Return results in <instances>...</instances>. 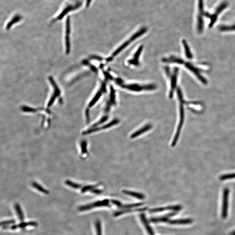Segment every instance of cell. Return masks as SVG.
<instances>
[{"label": "cell", "mask_w": 235, "mask_h": 235, "mask_svg": "<svg viewBox=\"0 0 235 235\" xmlns=\"http://www.w3.org/2000/svg\"><path fill=\"white\" fill-rule=\"evenodd\" d=\"M87 143L85 142H83L81 144V152L83 154L87 153Z\"/></svg>", "instance_id": "cell-33"}, {"label": "cell", "mask_w": 235, "mask_h": 235, "mask_svg": "<svg viewBox=\"0 0 235 235\" xmlns=\"http://www.w3.org/2000/svg\"><path fill=\"white\" fill-rule=\"evenodd\" d=\"M146 209L147 208H142V209H133V210H131V209H127V210H124V211H121L116 212V213H115V215H114V216H118L124 214V213H127V212H132L144 211V210H146Z\"/></svg>", "instance_id": "cell-17"}, {"label": "cell", "mask_w": 235, "mask_h": 235, "mask_svg": "<svg viewBox=\"0 0 235 235\" xmlns=\"http://www.w3.org/2000/svg\"><path fill=\"white\" fill-rule=\"evenodd\" d=\"M151 221L154 222H168V217L167 215L164 217L157 218H153L151 219Z\"/></svg>", "instance_id": "cell-23"}, {"label": "cell", "mask_w": 235, "mask_h": 235, "mask_svg": "<svg viewBox=\"0 0 235 235\" xmlns=\"http://www.w3.org/2000/svg\"><path fill=\"white\" fill-rule=\"evenodd\" d=\"M152 128V125L151 124H148L145 125V126L143 127V128H142L140 129L139 130L137 131L136 132H135L132 134L131 136V138H135L136 137L140 135L142 133H143L148 131L149 130L151 129Z\"/></svg>", "instance_id": "cell-10"}, {"label": "cell", "mask_w": 235, "mask_h": 235, "mask_svg": "<svg viewBox=\"0 0 235 235\" xmlns=\"http://www.w3.org/2000/svg\"><path fill=\"white\" fill-rule=\"evenodd\" d=\"M229 192V190L227 188H225L224 190L223 196H222V204L221 212L222 217L224 219H226L228 216Z\"/></svg>", "instance_id": "cell-3"}, {"label": "cell", "mask_w": 235, "mask_h": 235, "mask_svg": "<svg viewBox=\"0 0 235 235\" xmlns=\"http://www.w3.org/2000/svg\"><path fill=\"white\" fill-rule=\"evenodd\" d=\"M70 20L69 17L67 18L66 22V44L67 52L69 53L70 52V44H69V35L70 33Z\"/></svg>", "instance_id": "cell-8"}, {"label": "cell", "mask_w": 235, "mask_h": 235, "mask_svg": "<svg viewBox=\"0 0 235 235\" xmlns=\"http://www.w3.org/2000/svg\"><path fill=\"white\" fill-rule=\"evenodd\" d=\"M121 87L126 89L135 92H140L143 90H145V85H140L136 84H132L129 85H120Z\"/></svg>", "instance_id": "cell-5"}, {"label": "cell", "mask_w": 235, "mask_h": 235, "mask_svg": "<svg viewBox=\"0 0 235 235\" xmlns=\"http://www.w3.org/2000/svg\"><path fill=\"white\" fill-rule=\"evenodd\" d=\"M112 203H113V204H115V205H116V206H118V207H120L121 206H122V205H121V203H120V202H118V201H116V200H112Z\"/></svg>", "instance_id": "cell-34"}, {"label": "cell", "mask_w": 235, "mask_h": 235, "mask_svg": "<svg viewBox=\"0 0 235 235\" xmlns=\"http://www.w3.org/2000/svg\"><path fill=\"white\" fill-rule=\"evenodd\" d=\"M140 218L142 222L144 224V226L146 227V229L148 233H149V234L150 235H154V232H153V230H152L150 225H149V222H148L145 215L144 214H141Z\"/></svg>", "instance_id": "cell-13"}, {"label": "cell", "mask_w": 235, "mask_h": 235, "mask_svg": "<svg viewBox=\"0 0 235 235\" xmlns=\"http://www.w3.org/2000/svg\"><path fill=\"white\" fill-rule=\"evenodd\" d=\"M15 220L11 219V220L5 221L2 222L1 224L2 226H5L8 225L9 224H12L15 223Z\"/></svg>", "instance_id": "cell-32"}, {"label": "cell", "mask_w": 235, "mask_h": 235, "mask_svg": "<svg viewBox=\"0 0 235 235\" xmlns=\"http://www.w3.org/2000/svg\"><path fill=\"white\" fill-rule=\"evenodd\" d=\"M15 209L19 219L21 221H23L24 219V216L23 212L21 209V206L19 204L17 203L15 205Z\"/></svg>", "instance_id": "cell-19"}, {"label": "cell", "mask_w": 235, "mask_h": 235, "mask_svg": "<svg viewBox=\"0 0 235 235\" xmlns=\"http://www.w3.org/2000/svg\"><path fill=\"white\" fill-rule=\"evenodd\" d=\"M96 227L97 235H102V227H101V224L100 220L97 221L96 223Z\"/></svg>", "instance_id": "cell-26"}, {"label": "cell", "mask_w": 235, "mask_h": 235, "mask_svg": "<svg viewBox=\"0 0 235 235\" xmlns=\"http://www.w3.org/2000/svg\"><path fill=\"white\" fill-rule=\"evenodd\" d=\"M122 192H123L124 193L126 194V195L132 196V197H135V198H137V199H140V200H143L145 198V196H144L143 194L139 193H136V192L125 190L122 191Z\"/></svg>", "instance_id": "cell-16"}, {"label": "cell", "mask_w": 235, "mask_h": 235, "mask_svg": "<svg viewBox=\"0 0 235 235\" xmlns=\"http://www.w3.org/2000/svg\"><path fill=\"white\" fill-rule=\"evenodd\" d=\"M162 61L164 62H174L178 64H183V61L182 59L175 57H170L168 59H163Z\"/></svg>", "instance_id": "cell-18"}, {"label": "cell", "mask_w": 235, "mask_h": 235, "mask_svg": "<svg viewBox=\"0 0 235 235\" xmlns=\"http://www.w3.org/2000/svg\"><path fill=\"white\" fill-rule=\"evenodd\" d=\"M143 203H135V204H130V205H122L121 207L123 208H127V209H129V208H134V207H138V206H142Z\"/></svg>", "instance_id": "cell-27"}, {"label": "cell", "mask_w": 235, "mask_h": 235, "mask_svg": "<svg viewBox=\"0 0 235 235\" xmlns=\"http://www.w3.org/2000/svg\"><path fill=\"white\" fill-rule=\"evenodd\" d=\"M108 118H109V117H108L107 116H104V117H103V118H102V119H101V120H100L99 121V122H97V123L95 124V125H93V127H97L98 125H101V124L103 123V122L106 121L107 120V119H108Z\"/></svg>", "instance_id": "cell-31"}, {"label": "cell", "mask_w": 235, "mask_h": 235, "mask_svg": "<svg viewBox=\"0 0 235 235\" xmlns=\"http://www.w3.org/2000/svg\"><path fill=\"white\" fill-rule=\"evenodd\" d=\"M66 184L67 185L71 187L74 188V189H79L81 187V185L77 183L72 182L70 181H66Z\"/></svg>", "instance_id": "cell-28"}, {"label": "cell", "mask_w": 235, "mask_h": 235, "mask_svg": "<svg viewBox=\"0 0 235 235\" xmlns=\"http://www.w3.org/2000/svg\"><path fill=\"white\" fill-rule=\"evenodd\" d=\"M92 193H94L99 194L102 193V191L101 190H96V189H94L92 191Z\"/></svg>", "instance_id": "cell-35"}, {"label": "cell", "mask_w": 235, "mask_h": 235, "mask_svg": "<svg viewBox=\"0 0 235 235\" xmlns=\"http://www.w3.org/2000/svg\"><path fill=\"white\" fill-rule=\"evenodd\" d=\"M28 226H38L37 222L33 221L29 222H22L18 225H14L10 227L11 228L10 229L12 230H16L17 229L19 228H23L26 227Z\"/></svg>", "instance_id": "cell-9"}, {"label": "cell", "mask_w": 235, "mask_h": 235, "mask_svg": "<svg viewBox=\"0 0 235 235\" xmlns=\"http://www.w3.org/2000/svg\"><path fill=\"white\" fill-rule=\"evenodd\" d=\"M235 179V173L229 174L225 175H222L220 177V179L222 181L226 180L231 179Z\"/></svg>", "instance_id": "cell-25"}, {"label": "cell", "mask_w": 235, "mask_h": 235, "mask_svg": "<svg viewBox=\"0 0 235 235\" xmlns=\"http://www.w3.org/2000/svg\"><path fill=\"white\" fill-rule=\"evenodd\" d=\"M193 222V219H176V220H169L168 223L171 224H189Z\"/></svg>", "instance_id": "cell-11"}, {"label": "cell", "mask_w": 235, "mask_h": 235, "mask_svg": "<svg viewBox=\"0 0 235 235\" xmlns=\"http://www.w3.org/2000/svg\"><path fill=\"white\" fill-rule=\"evenodd\" d=\"M82 5V2L81 0H68V2L64 4L59 14L53 19L52 22H55L62 20L69 13L78 10Z\"/></svg>", "instance_id": "cell-1"}, {"label": "cell", "mask_w": 235, "mask_h": 235, "mask_svg": "<svg viewBox=\"0 0 235 235\" xmlns=\"http://www.w3.org/2000/svg\"><path fill=\"white\" fill-rule=\"evenodd\" d=\"M179 69L177 68H175L174 70V72L171 78V90L169 92V97L170 98H172L173 96V92L174 91L176 87L177 80L178 74Z\"/></svg>", "instance_id": "cell-6"}, {"label": "cell", "mask_w": 235, "mask_h": 235, "mask_svg": "<svg viewBox=\"0 0 235 235\" xmlns=\"http://www.w3.org/2000/svg\"><path fill=\"white\" fill-rule=\"evenodd\" d=\"M110 99L111 103L115 105V90L113 87H110Z\"/></svg>", "instance_id": "cell-24"}, {"label": "cell", "mask_w": 235, "mask_h": 235, "mask_svg": "<svg viewBox=\"0 0 235 235\" xmlns=\"http://www.w3.org/2000/svg\"><path fill=\"white\" fill-rule=\"evenodd\" d=\"M132 42L133 41L130 38L127 41L125 42L123 44L121 45L119 48H118L117 49L115 50V52H113V54H112V57H115V56L118 55V54H119V53L124 49H125V48H126L128 45L130 44V43Z\"/></svg>", "instance_id": "cell-14"}, {"label": "cell", "mask_w": 235, "mask_h": 235, "mask_svg": "<svg viewBox=\"0 0 235 235\" xmlns=\"http://www.w3.org/2000/svg\"><path fill=\"white\" fill-rule=\"evenodd\" d=\"M33 186L36 189L38 190L40 192H42V193H43L45 194H49V192L47 190L45 189L44 188L42 187L41 186L37 183H33Z\"/></svg>", "instance_id": "cell-21"}, {"label": "cell", "mask_w": 235, "mask_h": 235, "mask_svg": "<svg viewBox=\"0 0 235 235\" xmlns=\"http://www.w3.org/2000/svg\"><path fill=\"white\" fill-rule=\"evenodd\" d=\"M183 45L184 48L185 50L186 56L187 57V58L191 59L192 58V55L191 54L190 51V48L189 46L188 45L186 42L185 40H183Z\"/></svg>", "instance_id": "cell-20"}, {"label": "cell", "mask_w": 235, "mask_h": 235, "mask_svg": "<svg viewBox=\"0 0 235 235\" xmlns=\"http://www.w3.org/2000/svg\"><path fill=\"white\" fill-rule=\"evenodd\" d=\"M105 75L106 77H107V78H108V79H112V76H111V75H110V74H109V73H107V72H105Z\"/></svg>", "instance_id": "cell-37"}, {"label": "cell", "mask_w": 235, "mask_h": 235, "mask_svg": "<svg viewBox=\"0 0 235 235\" xmlns=\"http://www.w3.org/2000/svg\"><path fill=\"white\" fill-rule=\"evenodd\" d=\"M102 91L99 92L97 93L96 95V96H95V97L92 100L91 102L89 104V107H91L96 104L97 101H98L99 99H100V97L101 96V95H102Z\"/></svg>", "instance_id": "cell-22"}, {"label": "cell", "mask_w": 235, "mask_h": 235, "mask_svg": "<svg viewBox=\"0 0 235 235\" xmlns=\"http://www.w3.org/2000/svg\"><path fill=\"white\" fill-rule=\"evenodd\" d=\"M92 0H85V6L86 7H88L90 4L91 3Z\"/></svg>", "instance_id": "cell-36"}, {"label": "cell", "mask_w": 235, "mask_h": 235, "mask_svg": "<svg viewBox=\"0 0 235 235\" xmlns=\"http://www.w3.org/2000/svg\"><path fill=\"white\" fill-rule=\"evenodd\" d=\"M165 71H166V73H167V74L168 75H169V73H170V72H169V68H168V67H165Z\"/></svg>", "instance_id": "cell-38"}, {"label": "cell", "mask_w": 235, "mask_h": 235, "mask_svg": "<svg viewBox=\"0 0 235 235\" xmlns=\"http://www.w3.org/2000/svg\"><path fill=\"white\" fill-rule=\"evenodd\" d=\"M21 18H22V17L21 15H18V14L15 15V16L12 17L11 20L9 21V23L6 25V28L8 29H9L12 25L17 23V22H19L21 20Z\"/></svg>", "instance_id": "cell-15"}, {"label": "cell", "mask_w": 235, "mask_h": 235, "mask_svg": "<svg viewBox=\"0 0 235 235\" xmlns=\"http://www.w3.org/2000/svg\"><path fill=\"white\" fill-rule=\"evenodd\" d=\"M143 48V45H141L139 47V49L137 50L134 56L133 59H131L128 61L129 64H131V65H135V66H137L139 65V59L140 56Z\"/></svg>", "instance_id": "cell-7"}, {"label": "cell", "mask_w": 235, "mask_h": 235, "mask_svg": "<svg viewBox=\"0 0 235 235\" xmlns=\"http://www.w3.org/2000/svg\"><path fill=\"white\" fill-rule=\"evenodd\" d=\"M166 210H168V206L165 207V208L162 207V208H155V209H152L150 210V212H157L164 211Z\"/></svg>", "instance_id": "cell-30"}, {"label": "cell", "mask_w": 235, "mask_h": 235, "mask_svg": "<svg viewBox=\"0 0 235 235\" xmlns=\"http://www.w3.org/2000/svg\"><path fill=\"white\" fill-rule=\"evenodd\" d=\"M230 235H235V230L231 233Z\"/></svg>", "instance_id": "cell-39"}, {"label": "cell", "mask_w": 235, "mask_h": 235, "mask_svg": "<svg viewBox=\"0 0 235 235\" xmlns=\"http://www.w3.org/2000/svg\"><path fill=\"white\" fill-rule=\"evenodd\" d=\"M109 201L108 200H103V201H97L95 203L80 206L78 208L79 211H84L89 210L96 207L107 206L109 205Z\"/></svg>", "instance_id": "cell-4"}, {"label": "cell", "mask_w": 235, "mask_h": 235, "mask_svg": "<svg viewBox=\"0 0 235 235\" xmlns=\"http://www.w3.org/2000/svg\"><path fill=\"white\" fill-rule=\"evenodd\" d=\"M177 93L180 102V120L179 124L178 127L175 135V136L174 138L172 143V146L173 147L175 146L179 138L181 130L182 128L183 124L184 123V110L183 107L184 101L183 99L181 91L180 89L179 88L178 89Z\"/></svg>", "instance_id": "cell-2"}, {"label": "cell", "mask_w": 235, "mask_h": 235, "mask_svg": "<svg viewBox=\"0 0 235 235\" xmlns=\"http://www.w3.org/2000/svg\"><path fill=\"white\" fill-rule=\"evenodd\" d=\"M119 120L118 119H114L113 121H112L111 122H109V123L107 124L106 125H104V126H102V127H95L92 128L93 132H96L99 131L100 130L106 129V128H109L111 127L113 125H115L117 124L119 122Z\"/></svg>", "instance_id": "cell-12"}, {"label": "cell", "mask_w": 235, "mask_h": 235, "mask_svg": "<svg viewBox=\"0 0 235 235\" xmlns=\"http://www.w3.org/2000/svg\"><path fill=\"white\" fill-rule=\"evenodd\" d=\"M96 187V186H85L84 187L82 188L81 191L82 193H85L87 191L92 190H93L95 189V188Z\"/></svg>", "instance_id": "cell-29"}]
</instances>
